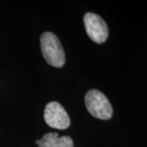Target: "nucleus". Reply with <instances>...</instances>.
<instances>
[{
  "instance_id": "1",
  "label": "nucleus",
  "mask_w": 147,
  "mask_h": 147,
  "mask_svg": "<svg viewBox=\"0 0 147 147\" xmlns=\"http://www.w3.org/2000/svg\"><path fill=\"white\" fill-rule=\"evenodd\" d=\"M40 46L43 57L47 64L57 68L62 67L65 61V55L58 38L51 32L42 34Z\"/></svg>"
},
{
  "instance_id": "2",
  "label": "nucleus",
  "mask_w": 147,
  "mask_h": 147,
  "mask_svg": "<svg viewBox=\"0 0 147 147\" xmlns=\"http://www.w3.org/2000/svg\"><path fill=\"white\" fill-rule=\"evenodd\" d=\"M85 105L91 115L102 120L110 119L113 108L108 98L98 90H90L85 96Z\"/></svg>"
},
{
  "instance_id": "3",
  "label": "nucleus",
  "mask_w": 147,
  "mask_h": 147,
  "mask_svg": "<svg viewBox=\"0 0 147 147\" xmlns=\"http://www.w3.org/2000/svg\"><path fill=\"white\" fill-rule=\"evenodd\" d=\"M86 32L89 38L96 43H103L108 38V27L100 16L88 12L84 18Z\"/></svg>"
},
{
  "instance_id": "4",
  "label": "nucleus",
  "mask_w": 147,
  "mask_h": 147,
  "mask_svg": "<svg viewBox=\"0 0 147 147\" xmlns=\"http://www.w3.org/2000/svg\"><path fill=\"white\" fill-rule=\"evenodd\" d=\"M44 120L53 128L64 130L70 125V119L63 106L56 101H52L46 105L44 110Z\"/></svg>"
},
{
  "instance_id": "5",
  "label": "nucleus",
  "mask_w": 147,
  "mask_h": 147,
  "mask_svg": "<svg viewBox=\"0 0 147 147\" xmlns=\"http://www.w3.org/2000/svg\"><path fill=\"white\" fill-rule=\"evenodd\" d=\"M38 147H74L73 140L68 136L59 137L57 132L46 133L41 140H37Z\"/></svg>"
}]
</instances>
